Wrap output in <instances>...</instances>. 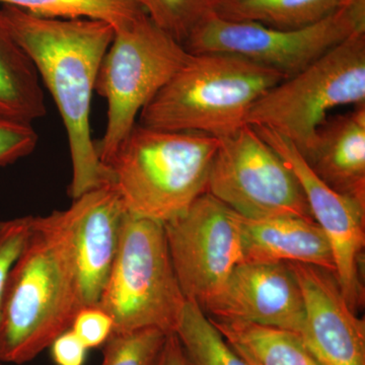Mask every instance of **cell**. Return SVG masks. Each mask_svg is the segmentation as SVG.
Returning a JSON list of instances; mask_svg holds the SVG:
<instances>
[{"mask_svg": "<svg viewBox=\"0 0 365 365\" xmlns=\"http://www.w3.org/2000/svg\"><path fill=\"white\" fill-rule=\"evenodd\" d=\"M0 21L32 59L61 115L72 163L69 194L76 199L107 184L90 121L98 69L115 29L103 21L45 18L11 6H1Z\"/></svg>", "mask_w": 365, "mask_h": 365, "instance_id": "obj_1", "label": "cell"}, {"mask_svg": "<svg viewBox=\"0 0 365 365\" xmlns=\"http://www.w3.org/2000/svg\"><path fill=\"white\" fill-rule=\"evenodd\" d=\"M79 309L69 210L33 216L4 290L0 362L32 361L71 328Z\"/></svg>", "mask_w": 365, "mask_h": 365, "instance_id": "obj_2", "label": "cell"}, {"mask_svg": "<svg viewBox=\"0 0 365 365\" xmlns=\"http://www.w3.org/2000/svg\"><path fill=\"white\" fill-rule=\"evenodd\" d=\"M220 139L194 131H170L136 123L104 163L108 185L129 215L165 223L207 192L209 170Z\"/></svg>", "mask_w": 365, "mask_h": 365, "instance_id": "obj_3", "label": "cell"}, {"mask_svg": "<svg viewBox=\"0 0 365 365\" xmlns=\"http://www.w3.org/2000/svg\"><path fill=\"white\" fill-rule=\"evenodd\" d=\"M284 79L280 72L237 55L190 54L143 108L139 124L222 138L247 125L255 103Z\"/></svg>", "mask_w": 365, "mask_h": 365, "instance_id": "obj_4", "label": "cell"}, {"mask_svg": "<svg viewBox=\"0 0 365 365\" xmlns=\"http://www.w3.org/2000/svg\"><path fill=\"white\" fill-rule=\"evenodd\" d=\"M187 299L178 281L163 223L125 215L119 249L98 306L115 333L175 332Z\"/></svg>", "mask_w": 365, "mask_h": 365, "instance_id": "obj_5", "label": "cell"}, {"mask_svg": "<svg viewBox=\"0 0 365 365\" xmlns=\"http://www.w3.org/2000/svg\"><path fill=\"white\" fill-rule=\"evenodd\" d=\"M346 105H365V30L271 88L251 108L246 124L273 129L304 153L328 113Z\"/></svg>", "mask_w": 365, "mask_h": 365, "instance_id": "obj_6", "label": "cell"}, {"mask_svg": "<svg viewBox=\"0 0 365 365\" xmlns=\"http://www.w3.org/2000/svg\"><path fill=\"white\" fill-rule=\"evenodd\" d=\"M181 43L148 14L115 32L98 69L95 91L107 101V125L96 150L104 165L130 133L137 117L188 59Z\"/></svg>", "mask_w": 365, "mask_h": 365, "instance_id": "obj_7", "label": "cell"}, {"mask_svg": "<svg viewBox=\"0 0 365 365\" xmlns=\"http://www.w3.org/2000/svg\"><path fill=\"white\" fill-rule=\"evenodd\" d=\"M365 30V0H356L318 24L278 30L253 21L223 20L215 14L182 44L190 54L227 53L292 78L357 31Z\"/></svg>", "mask_w": 365, "mask_h": 365, "instance_id": "obj_8", "label": "cell"}, {"mask_svg": "<svg viewBox=\"0 0 365 365\" xmlns=\"http://www.w3.org/2000/svg\"><path fill=\"white\" fill-rule=\"evenodd\" d=\"M207 192L250 220L297 216L314 220L294 173L250 125L220 138Z\"/></svg>", "mask_w": 365, "mask_h": 365, "instance_id": "obj_9", "label": "cell"}, {"mask_svg": "<svg viewBox=\"0 0 365 365\" xmlns=\"http://www.w3.org/2000/svg\"><path fill=\"white\" fill-rule=\"evenodd\" d=\"M163 227L182 294L205 312L242 263L241 216L205 192Z\"/></svg>", "mask_w": 365, "mask_h": 365, "instance_id": "obj_10", "label": "cell"}, {"mask_svg": "<svg viewBox=\"0 0 365 365\" xmlns=\"http://www.w3.org/2000/svg\"><path fill=\"white\" fill-rule=\"evenodd\" d=\"M251 126V125H250ZM299 181L314 222L332 248L335 275L343 297L355 313L364 306L362 264L365 247V206L341 195L322 181L292 141L262 125L252 126Z\"/></svg>", "mask_w": 365, "mask_h": 365, "instance_id": "obj_11", "label": "cell"}, {"mask_svg": "<svg viewBox=\"0 0 365 365\" xmlns=\"http://www.w3.org/2000/svg\"><path fill=\"white\" fill-rule=\"evenodd\" d=\"M304 302L300 338L321 365H365V322L350 309L335 275L325 269L287 263Z\"/></svg>", "mask_w": 365, "mask_h": 365, "instance_id": "obj_12", "label": "cell"}, {"mask_svg": "<svg viewBox=\"0 0 365 365\" xmlns=\"http://www.w3.org/2000/svg\"><path fill=\"white\" fill-rule=\"evenodd\" d=\"M205 313L211 318L237 319L300 335L304 302L287 263H242Z\"/></svg>", "mask_w": 365, "mask_h": 365, "instance_id": "obj_13", "label": "cell"}, {"mask_svg": "<svg viewBox=\"0 0 365 365\" xmlns=\"http://www.w3.org/2000/svg\"><path fill=\"white\" fill-rule=\"evenodd\" d=\"M68 210L79 307H96L117 257L127 211L108 184L73 199Z\"/></svg>", "mask_w": 365, "mask_h": 365, "instance_id": "obj_14", "label": "cell"}, {"mask_svg": "<svg viewBox=\"0 0 365 365\" xmlns=\"http://www.w3.org/2000/svg\"><path fill=\"white\" fill-rule=\"evenodd\" d=\"M302 155L331 189L365 206V105L327 118Z\"/></svg>", "mask_w": 365, "mask_h": 365, "instance_id": "obj_15", "label": "cell"}, {"mask_svg": "<svg viewBox=\"0 0 365 365\" xmlns=\"http://www.w3.org/2000/svg\"><path fill=\"white\" fill-rule=\"evenodd\" d=\"M241 232L242 263H302L335 273L330 242L314 220L241 216Z\"/></svg>", "mask_w": 365, "mask_h": 365, "instance_id": "obj_16", "label": "cell"}, {"mask_svg": "<svg viewBox=\"0 0 365 365\" xmlns=\"http://www.w3.org/2000/svg\"><path fill=\"white\" fill-rule=\"evenodd\" d=\"M47 113L39 74L0 21V115L33 124Z\"/></svg>", "mask_w": 365, "mask_h": 365, "instance_id": "obj_17", "label": "cell"}, {"mask_svg": "<svg viewBox=\"0 0 365 365\" xmlns=\"http://www.w3.org/2000/svg\"><path fill=\"white\" fill-rule=\"evenodd\" d=\"M209 318L249 365H321L297 334L237 319Z\"/></svg>", "mask_w": 365, "mask_h": 365, "instance_id": "obj_18", "label": "cell"}, {"mask_svg": "<svg viewBox=\"0 0 365 365\" xmlns=\"http://www.w3.org/2000/svg\"><path fill=\"white\" fill-rule=\"evenodd\" d=\"M356 0H222L223 20L253 21L278 30H297L325 20Z\"/></svg>", "mask_w": 365, "mask_h": 365, "instance_id": "obj_19", "label": "cell"}, {"mask_svg": "<svg viewBox=\"0 0 365 365\" xmlns=\"http://www.w3.org/2000/svg\"><path fill=\"white\" fill-rule=\"evenodd\" d=\"M187 365H249L232 349L207 314L187 300L176 329Z\"/></svg>", "mask_w": 365, "mask_h": 365, "instance_id": "obj_20", "label": "cell"}, {"mask_svg": "<svg viewBox=\"0 0 365 365\" xmlns=\"http://www.w3.org/2000/svg\"><path fill=\"white\" fill-rule=\"evenodd\" d=\"M0 4L45 18L103 21L113 26L115 32L145 14L134 0H0Z\"/></svg>", "mask_w": 365, "mask_h": 365, "instance_id": "obj_21", "label": "cell"}, {"mask_svg": "<svg viewBox=\"0 0 365 365\" xmlns=\"http://www.w3.org/2000/svg\"><path fill=\"white\" fill-rule=\"evenodd\" d=\"M148 18L184 44L199 24L215 13L222 0H134Z\"/></svg>", "mask_w": 365, "mask_h": 365, "instance_id": "obj_22", "label": "cell"}, {"mask_svg": "<svg viewBox=\"0 0 365 365\" xmlns=\"http://www.w3.org/2000/svg\"><path fill=\"white\" fill-rule=\"evenodd\" d=\"M169 334L157 328L113 332L101 365H155Z\"/></svg>", "mask_w": 365, "mask_h": 365, "instance_id": "obj_23", "label": "cell"}, {"mask_svg": "<svg viewBox=\"0 0 365 365\" xmlns=\"http://www.w3.org/2000/svg\"><path fill=\"white\" fill-rule=\"evenodd\" d=\"M38 140L33 124L0 115V169L30 155Z\"/></svg>", "mask_w": 365, "mask_h": 365, "instance_id": "obj_24", "label": "cell"}, {"mask_svg": "<svg viewBox=\"0 0 365 365\" xmlns=\"http://www.w3.org/2000/svg\"><path fill=\"white\" fill-rule=\"evenodd\" d=\"M33 216L0 220V314L9 272L26 241Z\"/></svg>", "mask_w": 365, "mask_h": 365, "instance_id": "obj_25", "label": "cell"}, {"mask_svg": "<svg viewBox=\"0 0 365 365\" xmlns=\"http://www.w3.org/2000/svg\"><path fill=\"white\" fill-rule=\"evenodd\" d=\"M71 330L88 349L105 344L114 331L111 317L100 307H86L78 309Z\"/></svg>", "mask_w": 365, "mask_h": 365, "instance_id": "obj_26", "label": "cell"}, {"mask_svg": "<svg viewBox=\"0 0 365 365\" xmlns=\"http://www.w3.org/2000/svg\"><path fill=\"white\" fill-rule=\"evenodd\" d=\"M49 348L56 365H83L88 350L71 329L59 335Z\"/></svg>", "mask_w": 365, "mask_h": 365, "instance_id": "obj_27", "label": "cell"}, {"mask_svg": "<svg viewBox=\"0 0 365 365\" xmlns=\"http://www.w3.org/2000/svg\"><path fill=\"white\" fill-rule=\"evenodd\" d=\"M155 365H187L182 346L175 333L168 335Z\"/></svg>", "mask_w": 365, "mask_h": 365, "instance_id": "obj_28", "label": "cell"}, {"mask_svg": "<svg viewBox=\"0 0 365 365\" xmlns=\"http://www.w3.org/2000/svg\"><path fill=\"white\" fill-rule=\"evenodd\" d=\"M0 365H4V364H1V362H0Z\"/></svg>", "mask_w": 365, "mask_h": 365, "instance_id": "obj_29", "label": "cell"}]
</instances>
